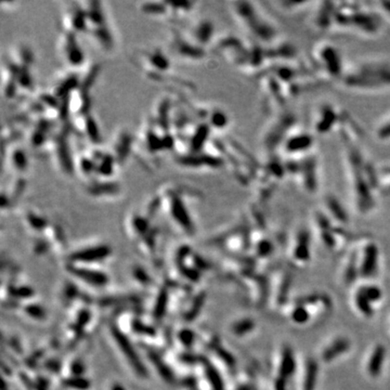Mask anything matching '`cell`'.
<instances>
[{
  "mask_svg": "<svg viewBox=\"0 0 390 390\" xmlns=\"http://www.w3.org/2000/svg\"><path fill=\"white\" fill-rule=\"evenodd\" d=\"M203 294H197V295L194 297L193 301H192V306H190L189 308L186 309V312L184 314V316L186 320H191L192 317L196 316V315L199 314V311L201 310V307L203 305Z\"/></svg>",
  "mask_w": 390,
  "mask_h": 390,
  "instance_id": "obj_40",
  "label": "cell"
},
{
  "mask_svg": "<svg viewBox=\"0 0 390 390\" xmlns=\"http://www.w3.org/2000/svg\"><path fill=\"white\" fill-rule=\"evenodd\" d=\"M95 164V177L99 179H111L117 165L112 153L94 148L88 151Z\"/></svg>",
  "mask_w": 390,
  "mask_h": 390,
  "instance_id": "obj_19",
  "label": "cell"
},
{
  "mask_svg": "<svg viewBox=\"0 0 390 390\" xmlns=\"http://www.w3.org/2000/svg\"><path fill=\"white\" fill-rule=\"evenodd\" d=\"M2 155L3 162L7 160L10 170L17 173V176H21L27 169L28 162L26 153L20 146L13 143L11 146L2 148Z\"/></svg>",
  "mask_w": 390,
  "mask_h": 390,
  "instance_id": "obj_22",
  "label": "cell"
},
{
  "mask_svg": "<svg viewBox=\"0 0 390 390\" xmlns=\"http://www.w3.org/2000/svg\"><path fill=\"white\" fill-rule=\"evenodd\" d=\"M100 71H101L100 64L95 63V64L90 65L88 67V70H87V72L85 73L83 78H80V83H79L80 88L90 91L91 87H93L95 84V81H97Z\"/></svg>",
  "mask_w": 390,
  "mask_h": 390,
  "instance_id": "obj_34",
  "label": "cell"
},
{
  "mask_svg": "<svg viewBox=\"0 0 390 390\" xmlns=\"http://www.w3.org/2000/svg\"><path fill=\"white\" fill-rule=\"evenodd\" d=\"M224 160L223 157L217 156L211 153H199V154H182V155H177L176 163L178 165L189 169H203V168H208V169H218L224 164Z\"/></svg>",
  "mask_w": 390,
  "mask_h": 390,
  "instance_id": "obj_13",
  "label": "cell"
},
{
  "mask_svg": "<svg viewBox=\"0 0 390 390\" xmlns=\"http://www.w3.org/2000/svg\"><path fill=\"white\" fill-rule=\"evenodd\" d=\"M73 120L74 122L71 123L75 130L79 131L81 134H84L94 146L101 143L100 129L97 124V120L93 118V115L90 113H87L85 115H81V116L74 117Z\"/></svg>",
  "mask_w": 390,
  "mask_h": 390,
  "instance_id": "obj_21",
  "label": "cell"
},
{
  "mask_svg": "<svg viewBox=\"0 0 390 390\" xmlns=\"http://www.w3.org/2000/svg\"><path fill=\"white\" fill-rule=\"evenodd\" d=\"M169 293H168L166 287L161 288L157 293V297L154 302L153 306V316L154 319L161 320L164 316V315L166 314V310L169 305Z\"/></svg>",
  "mask_w": 390,
  "mask_h": 390,
  "instance_id": "obj_31",
  "label": "cell"
},
{
  "mask_svg": "<svg viewBox=\"0 0 390 390\" xmlns=\"http://www.w3.org/2000/svg\"><path fill=\"white\" fill-rule=\"evenodd\" d=\"M42 235L52 248H55L56 250H63L65 248L66 246L65 237L63 230H62L59 224L49 223V225H48V228L45 231V233Z\"/></svg>",
  "mask_w": 390,
  "mask_h": 390,
  "instance_id": "obj_28",
  "label": "cell"
},
{
  "mask_svg": "<svg viewBox=\"0 0 390 390\" xmlns=\"http://www.w3.org/2000/svg\"><path fill=\"white\" fill-rule=\"evenodd\" d=\"M375 137L380 142H390V114L383 117L376 125Z\"/></svg>",
  "mask_w": 390,
  "mask_h": 390,
  "instance_id": "obj_36",
  "label": "cell"
},
{
  "mask_svg": "<svg viewBox=\"0 0 390 390\" xmlns=\"http://www.w3.org/2000/svg\"><path fill=\"white\" fill-rule=\"evenodd\" d=\"M72 123L62 124L57 132H54L46 149L51 154L56 165L64 175L72 176L75 171L74 158L71 155L67 134L70 133Z\"/></svg>",
  "mask_w": 390,
  "mask_h": 390,
  "instance_id": "obj_5",
  "label": "cell"
},
{
  "mask_svg": "<svg viewBox=\"0 0 390 390\" xmlns=\"http://www.w3.org/2000/svg\"><path fill=\"white\" fill-rule=\"evenodd\" d=\"M77 35L62 31L59 37V50L61 59L72 70H76L85 63V55L81 49Z\"/></svg>",
  "mask_w": 390,
  "mask_h": 390,
  "instance_id": "obj_8",
  "label": "cell"
},
{
  "mask_svg": "<svg viewBox=\"0 0 390 390\" xmlns=\"http://www.w3.org/2000/svg\"><path fill=\"white\" fill-rule=\"evenodd\" d=\"M151 221L146 214L130 211L125 220V227L129 239L134 242H139L143 237H146L153 228Z\"/></svg>",
  "mask_w": 390,
  "mask_h": 390,
  "instance_id": "obj_16",
  "label": "cell"
},
{
  "mask_svg": "<svg viewBox=\"0 0 390 390\" xmlns=\"http://www.w3.org/2000/svg\"><path fill=\"white\" fill-rule=\"evenodd\" d=\"M231 10L237 21L256 39L263 42L274 39L278 33L276 27H273L271 22L267 20L254 3L246 1L233 2Z\"/></svg>",
  "mask_w": 390,
  "mask_h": 390,
  "instance_id": "obj_3",
  "label": "cell"
},
{
  "mask_svg": "<svg viewBox=\"0 0 390 390\" xmlns=\"http://www.w3.org/2000/svg\"><path fill=\"white\" fill-rule=\"evenodd\" d=\"M112 254V249L107 244L87 245L74 250L70 254L69 262L84 266H93L94 263L102 262Z\"/></svg>",
  "mask_w": 390,
  "mask_h": 390,
  "instance_id": "obj_11",
  "label": "cell"
},
{
  "mask_svg": "<svg viewBox=\"0 0 390 390\" xmlns=\"http://www.w3.org/2000/svg\"><path fill=\"white\" fill-rule=\"evenodd\" d=\"M170 49L177 57L186 61H201L206 56V50L192 42L185 34L173 28L171 31Z\"/></svg>",
  "mask_w": 390,
  "mask_h": 390,
  "instance_id": "obj_9",
  "label": "cell"
},
{
  "mask_svg": "<svg viewBox=\"0 0 390 390\" xmlns=\"http://www.w3.org/2000/svg\"><path fill=\"white\" fill-rule=\"evenodd\" d=\"M143 14L150 17H169V11L166 1H146L138 6Z\"/></svg>",
  "mask_w": 390,
  "mask_h": 390,
  "instance_id": "obj_29",
  "label": "cell"
},
{
  "mask_svg": "<svg viewBox=\"0 0 390 390\" xmlns=\"http://www.w3.org/2000/svg\"><path fill=\"white\" fill-rule=\"evenodd\" d=\"M177 339L184 348L190 349L195 341V334L189 329H181L177 334Z\"/></svg>",
  "mask_w": 390,
  "mask_h": 390,
  "instance_id": "obj_39",
  "label": "cell"
},
{
  "mask_svg": "<svg viewBox=\"0 0 390 390\" xmlns=\"http://www.w3.org/2000/svg\"><path fill=\"white\" fill-rule=\"evenodd\" d=\"M134 139L129 130L122 129L115 134L112 140V150L111 153L114 156L117 165L122 166L123 164L127 161L130 154L133 151L134 147Z\"/></svg>",
  "mask_w": 390,
  "mask_h": 390,
  "instance_id": "obj_18",
  "label": "cell"
},
{
  "mask_svg": "<svg viewBox=\"0 0 390 390\" xmlns=\"http://www.w3.org/2000/svg\"><path fill=\"white\" fill-rule=\"evenodd\" d=\"M26 187V180L22 176H17L11 181V184L8 186L7 190H2L1 193V209L4 211L6 209H10L19 201L21 195L24 193V190Z\"/></svg>",
  "mask_w": 390,
  "mask_h": 390,
  "instance_id": "obj_23",
  "label": "cell"
},
{
  "mask_svg": "<svg viewBox=\"0 0 390 390\" xmlns=\"http://www.w3.org/2000/svg\"><path fill=\"white\" fill-rule=\"evenodd\" d=\"M337 119L338 118H337L335 110L331 105H323V107L320 108L319 112L316 114V122L315 124L316 131L320 134L330 132Z\"/></svg>",
  "mask_w": 390,
  "mask_h": 390,
  "instance_id": "obj_24",
  "label": "cell"
},
{
  "mask_svg": "<svg viewBox=\"0 0 390 390\" xmlns=\"http://www.w3.org/2000/svg\"><path fill=\"white\" fill-rule=\"evenodd\" d=\"M132 277L134 279V281L138 282L139 284H141L143 286H147V285H150L152 283L150 277H149V274L147 273V271L144 270L143 268L141 267H134L133 270H132Z\"/></svg>",
  "mask_w": 390,
  "mask_h": 390,
  "instance_id": "obj_41",
  "label": "cell"
},
{
  "mask_svg": "<svg viewBox=\"0 0 390 390\" xmlns=\"http://www.w3.org/2000/svg\"><path fill=\"white\" fill-rule=\"evenodd\" d=\"M62 384L64 388L70 390H89L91 388L90 380L83 376H67Z\"/></svg>",
  "mask_w": 390,
  "mask_h": 390,
  "instance_id": "obj_35",
  "label": "cell"
},
{
  "mask_svg": "<svg viewBox=\"0 0 390 390\" xmlns=\"http://www.w3.org/2000/svg\"><path fill=\"white\" fill-rule=\"evenodd\" d=\"M80 3L86 14L87 35L93 38V41L102 50H112L114 47V38L109 27L102 3L100 1H93V0Z\"/></svg>",
  "mask_w": 390,
  "mask_h": 390,
  "instance_id": "obj_4",
  "label": "cell"
},
{
  "mask_svg": "<svg viewBox=\"0 0 390 390\" xmlns=\"http://www.w3.org/2000/svg\"><path fill=\"white\" fill-rule=\"evenodd\" d=\"M190 192L182 186L172 185L164 186L157 193L161 200V210L178 230L187 237L195 233V224L185 202V195Z\"/></svg>",
  "mask_w": 390,
  "mask_h": 390,
  "instance_id": "obj_1",
  "label": "cell"
},
{
  "mask_svg": "<svg viewBox=\"0 0 390 390\" xmlns=\"http://www.w3.org/2000/svg\"><path fill=\"white\" fill-rule=\"evenodd\" d=\"M380 10L383 11L385 14V17H387V19L390 20V2H380Z\"/></svg>",
  "mask_w": 390,
  "mask_h": 390,
  "instance_id": "obj_42",
  "label": "cell"
},
{
  "mask_svg": "<svg viewBox=\"0 0 390 390\" xmlns=\"http://www.w3.org/2000/svg\"><path fill=\"white\" fill-rule=\"evenodd\" d=\"M168 11H169V17L172 19L179 18L182 19L186 17V14H189L192 10H193L195 2L193 1H181V2H176V1H166Z\"/></svg>",
  "mask_w": 390,
  "mask_h": 390,
  "instance_id": "obj_33",
  "label": "cell"
},
{
  "mask_svg": "<svg viewBox=\"0 0 390 390\" xmlns=\"http://www.w3.org/2000/svg\"><path fill=\"white\" fill-rule=\"evenodd\" d=\"M109 390H126V388H125L122 384L113 383V384L110 385Z\"/></svg>",
  "mask_w": 390,
  "mask_h": 390,
  "instance_id": "obj_43",
  "label": "cell"
},
{
  "mask_svg": "<svg viewBox=\"0 0 390 390\" xmlns=\"http://www.w3.org/2000/svg\"><path fill=\"white\" fill-rule=\"evenodd\" d=\"M206 123L209 125V127L211 129L223 130L228 126L229 118L228 115L225 114L223 110L214 108L209 110L208 118H207Z\"/></svg>",
  "mask_w": 390,
  "mask_h": 390,
  "instance_id": "obj_32",
  "label": "cell"
},
{
  "mask_svg": "<svg viewBox=\"0 0 390 390\" xmlns=\"http://www.w3.org/2000/svg\"><path fill=\"white\" fill-rule=\"evenodd\" d=\"M34 291L30 286L27 285H19L18 287L11 285L10 288V296H12L16 299L22 300V299H30L34 295Z\"/></svg>",
  "mask_w": 390,
  "mask_h": 390,
  "instance_id": "obj_38",
  "label": "cell"
},
{
  "mask_svg": "<svg viewBox=\"0 0 390 390\" xmlns=\"http://www.w3.org/2000/svg\"><path fill=\"white\" fill-rule=\"evenodd\" d=\"M315 60L321 71L334 79L344 76V66L339 51L331 43H321L315 49Z\"/></svg>",
  "mask_w": 390,
  "mask_h": 390,
  "instance_id": "obj_7",
  "label": "cell"
},
{
  "mask_svg": "<svg viewBox=\"0 0 390 390\" xmlns=\"http://www.w3.org/2000/svg\"><path fill=\"white\" fill-rule=\"evenodd\" d=\"M24 315L27 316L31 319L35 320H43L46 316V311L41 306L38 305V303H26L25 306L23 307Z\"/></svg>",
  "mask_w": 390,
  "mask_h": 390,
  "instance_id": "obj_37",
  "label": "cell"
},
{
  "mask_svg": "<svg viewBox=\"0 0 390 390\" xmlns=\"http://www.w3.org/2000/svg\"><path fill=\"white\" fill-rule=\"evenodd\" d=\"M23 223L25 227L33 233L36 234H43L46 229L49 225V221H48L45 217L39 215L35 210L27 209L24 211L23 214Z\"/></svg>",
  "mask_w": 390,
  "mask_h": 390,
  "instance_id": "obj_26",
  "label": "cell"
},
{
  "mask_svg": "<svg viewBox=\"0 0 390 390\" xmlns=\"http://www.w3.org/2000/svg\"><path fill=\"white\" fill-rule=\"evenodd\" d=\"M157 237H158V230L157 228L153 227L150 232L138 242L139 249H140L144 255H147V256H153V255L155 254L157 246Z\"/></svg>",
  "mask_w": 390,
  "mask_h": 390,
  "instance_id": "obj_30",
  "label": "cell"
},
{
  "mask_svg": "<svg viewBox=\"0 0 390 390\" xmlns=\"http://www.w3.org/2000/svg\"><path fill=\"white\" fill-rule=\"evenodd\" d=\"M85 191L90 197L101 200H112L118 197L122 193V186L117 181L112 179H99L93 178V180L86 181Z\"/></svg>",
  "mask_w": 390,
  "mask_h": 390,
  "instance_id": "obj_15",
  "label": "cell"
},
{
  "mask_svg": "<svg viewBox=\"0 0 390 390\" xmlns=\"http://www.w3.org/2000/svg\"><path fill=\"white\" fill-rule=\"evenodd\" d=\"M214 33L215 27L213 22L203 19L195 22L185 35L195 45L205 49V46L210 45V41L213 40Z\"/></svg>",
  "mask_w": 390,
  "mask_h": 390,
  "instance_id": "obj_20",
  "label": "cell"
},
{
  "mask_svg": "<svg viewBox=\"0 0 390 390\" xmlns=\"http://www.w3.org/2000/svg\"><path fill=\"white\" fill-rule=\"evenodd\" d=\"M75 171L86 179L87 181L93 180L95 177V164L89 152L80 153L74 158Z\"/></svg>",
  "mask_w": 390,
  "mask_h": 390,
  "instance_id": "obj_25",
  "label": "cell"
},
{
  "mask_svg": "<svg viewBox=\"0 0 390 390\" xmlns=\"http://www.w3.org/2000/svg\"><path fill=\"white\" fill-rule=\"evenodd\" d=\"M7 59L11 63L18 66L31 67L34 63V55L32 50L26 45H23V43H19V45L14 47Z\"/></svg>",
  "mask_w": 390,
  "mask_h": 390,
  "instance_id": "obj_27",
  "label": "cell"
},
{
  "mask_svg": "<svg viewBox=\"0 0 390 390\" xmlns=\"http://www.w3.org/2000/svg\"><path fill=\"white\" fill-rule=\"evenodd\" d=\"M62 31L73 33L75 35L87 33L86 14L80 2L67 3L61 18Z\"/></svg>",
  "mask_w": 390,
  "mask_h": 390,
  "instance_id": "obj_12",
  "label": "cell"
},
{
  "mask_svg": "<svg viewBox=\"0 0 390 390\" xmlns=\"http://www.w3.org/2000/svg\"><path fill=\"white\" fill-rule=\"evenodd\" d=\"M341 79L353 90H390V65L383 62H363L355 65Z\"/></svg>",
  "mask_w": 390,
  "mask_h": 390,
  "instance_id": "obj_2",
  "label": "cell"
},
{
  "mask_svg": "<svg viewBox=\"0 0 390 390\" xmlns=\"http://www.w3.org/2000/svg\"><path fill=\"white\" fill-rule=\"evenodd\" d=\"M110 336L114 341L115 346L118 353L123 355L124 361L127 363L128 367L132 370V372L137 375L138 377H146L147 370L143 363L141 362L139 354L137 353L136 349L130 343V339L127 335H125L116 325H112L110 327Z\"/></svg>",
  "mask_w": 390,
  "mask_h": 390,
  "instance_id": "obj_6",
  "label": "cell"
},
{
  "mask_svg": "<svg viewBox=\"0 0 390 390\" xmlns=\"http://www.w3.org/2000/svg\"><path fill=\"white\" fill-rule=\"evenodd\" d=\"M315 146V139L310 133L296 132L287 134L282 142L284 153L290 156H298L309 152Z\"/></svg>",
  "mask_w": 390,
  "mask_h": 390,
  "instance_id": "obj_17",
  "label": "cell"
},
{
  "mask_svg": "<svg viewBox=\"0 0 390 390\" xmlns=\"http://www.w3.org/2000/svg\"><path fill=\"white\" fill-rule=\"evenodd\" d=\"M66 270L77 280L88 284V285H91L93 287H102L107 285L109 282V277L107 276V273L91 268V266L69 262L66 264Z\"/></svg>",
  "mask_w": 390,
  "mask_h": 390,
  "instance_id": "obj_14",
  "label": "cell"
},
{
  "mask_svg": "<svg viewBox=\"0 0 390 390\" xmlns=\"http://www.w3.org/2000/svg\"><path fill=\"white\" fill-rule=\"evenodd\" d=\"M136 61L146 74H166L170 69L169 59L156 48L153 50H139Z\"/></svg>",
  "mask_w": 390,
  "mask_h": 390,
  "instance_id": "obj_10",
  "label": "cell"
}]
</instances>
